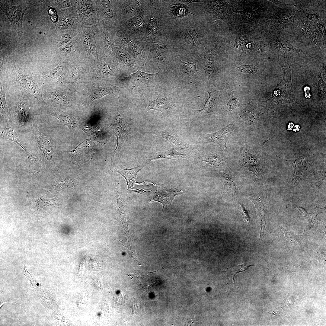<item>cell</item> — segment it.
<instances>
[{"instance_id":"f1b7e54d","label":"cell","mask_w":326,"mask_h":326,"mask_svg":"<svg viewBox=\"0 0 326 326\" xmlns=\"http://www.w3.org/2000/svg\"><path fill=\"white\" fill-rule=\"evenodd\" d=\"M208 97L203 107L201 109L194 110L197 113L202 115L210 114L215 110L216 107V101L215 96L210 90L208 91Z\"/></svg>"},{"instance_id":"7a4b0ae2","label":"cell","mask_w":326,"mask_h":326,"mask_svg":"<svg viewBox=\"0 0 326 326\" xmlns=\"http://www.w3.org/2000/svg\"><path fill=\"white\" fill-rule=\"evenodd\" d=\"M162 0H151V13L142 40L167 41L172 26L163 11Z\"/></svg>"},{"instance_id":"d4e9b609","label":"cell","mask_w":326,"mask_h":326,"mask_svg":"<svg viewBox=\"0 0 326 326\" xmlns=\"http://www.w3.org/2000/svg\"><path fill=\"white\" fill-rule=\"evenodd\" d=\"M0 130L1 135L2 137L16 143L24 150L28 158L32 161V162L36 161V157L23 145L18 137L14 130L10 126H8Z\"/></svg>"},{"instance_id":"74e56055","label":"cell","mask_w":326,"mask_h":326,"mask_svg":"<svg viewBox=\"0 0 326 326\" xmlns=\"http://www.w3.org/2000/svg\"><path fill=\"white\" fill-rule=\"evenodd\" d=\"M283 230L286 238L289 242L294 243L296 242L297 240V238L296 235L288 231L287 229L283 227Z\"/></svg>"},{"instance_id":"ab89813d","label":"cell","mask_w":326,"mask_h":326,"mask_svg":"<svg viewBox=\"0 0 326 326\" xmlns=\"http://www.w3.org/2000/svg\"><path fill=\"white\" fill-rule=\"evenodd\" d=\"M91 37L89 34H87L85 35L83 40L84 45L88 47H90V40Z\"/></svg>"},{"instance_id":"8fae6325","label":"cell","mask_w":326,"mask_h":326,"mask_svg":"<svg viewBox=\"0 0 326 326\" xmlns=\"http://www.w3.org/2000/svg\"><path fill=\"white\" fill-rule=\"evenodd\" d=\"M95 144L89 139L85 140L76 148L71 151H64L63 152L69 157L71 161L74 163L81 165L86 159L89 161L90 157L93 156L95 149Z\"/></svg>"},{"instance_id":"9c48e42d","label":"cell","mask_w":326,"mask_h":326,"mask_svg":"<svg viewBox=\"0 0 326 326\" xmlns=\"http://www.w3.org/2000/svg\"><path fill=\"white\" fill-rule=\"evenodd\" d=\"M35 115L47 114L58 119L62 124L67 126L72 132L78 129L79 125L76 119L59 108L45 104L34 108Z\"/></svg>"},{"instance_id":"cb8c5ba5","label":"cell","mask_w":326,"mask_h":326,"mask_svg":"<svg viewBox=\"0 0 326 326\" xmlns=\"http://www.w3.org/2000/svg\"><path fill=\"white\" fill-rule=\"evenodd\" d=\"M187 154L180 152L171 148L157 151L150 157L149 161L158 159L187 158Z\"/></svg>"},{"instance_id":"4fadbf2b","label":"cell","mask_w":326,"mask_h":326,"mask_svg":"<svg viewBox=\"0 0 326 326\" xmlns=\"http://www.w3.org/2000/svg\"><path fill=\"white\" fill-rule=\"evenodd\" d=\"M183 191L166 186L165 184L157 186L156 192L150 202H158L161 203L163 208L170 206L173 200L177 195L183 193Z\"/></svg>"},{"instance_id":"5bb4252c","label":"cell","mask_w":326,"mask_h":326,"mask_svg":"<svg viewBox=\"0 0 326 326\" xmlns=\"http://www.w3.org/2000/svg\"><path fill=\"white\" fill-rule=\"evenodd\" d=\"M118 88L106 82H99L93 85L91 88L85 106L88 105L93 101L107 95L118 96Z\"/></svg>"},{"instance_id":"83f0119b","label":"cell","mask_w":326,"mask_h":326,"mask_svg":"<svg viewBox=\"0 0 326 326\" xmlns=\"http://www.w3.org/2000/svg\"><path fill=\"white\" fill-rule=\"evenodd\" d=\"M240 153L245 167L249 171L256 172L259 164L256 156L251 153L247 148H241L240 149Z\"/></svg>"},{"instance_id":"8992f818","label":"cell","mask_w":326,"mask_h":326,"mask_svg":"<svg viewBox=\"0 0 326 326\" xmlns=\"http://www.w3.org/2000/svg\"><path fill=\"white\" fill-rule=\"evenodd\" d=\"M150 5L148 10L139 15L120 21L117 27L129 36L142 40L151 13Z\"/></svg>"},{"instance_id":"f35d334b","label":"cell","mask_w":326,"mask_h":326,"mask_svg":"<svg viewBox=\"0 0 326 326\" xmlns=\"http://www.w3.org/2000/svg\"><path fill=\"white\" fill-rule=\"evenodd\" d=\"M80 74V69L78 67L75 66L73 69L71 74L72 78L73 79H76L78 78Z\"/></svg>"},{"instance_id":"4dcf8cb0","label":"cell","mask_w":326,"mask_h":326,"mask_svg":"<svg viewBox=\"0 0 326 326\" xmlns=\"http://www.w3.org/2000/svg\"><path fill=\"white\" fill-rule=\"evenodd\" d=\"M198 159L206 165L212 168L218 167L223 163L222 159L214 154L205 155L198 158Z\"/></svg>"},{"instance_id":"e0dca14e","label":"cell","mask_w":326,"mask_h":326,"mask_svg":"<svg viewBox=\"0 0 326 326\" xmlns=\"http://www.w3.org/2000/svg\"><path fill=\"white\" fill-rule=\"evenodd\" d=\"M45 104L56 107H64L67 105L69 99L67 95L59 91L53 92L45 91L43 94Z\"/></svg>"},{"instance_id":"ffe728a7","label":"cell","mask_w":326,"mask_h":326,"mask_svg":"<svg viewBox=\"0 0 326 326\" xmlns=\"http://www.w3.org/2000/svg\"><path fill=\"white\" fill-rule=\"evenodd\" d=\"M160 135L181 151L188 152H193L196 150L192 145L182 139L174 133L162 132Z\"/></svg>"},{"instance_id":"ba28073f","label":"cell","mask_w":326,"mask_h":326,"mask_svg":"<svg viewBox=\"0 0 326 326\" xmlns=\"http://www.w3.org/2000/svg\"><path fill=\"white\" fill-rule=\"evenodd\" d=\"M186 0H162L164 11L169 22L174 25L176 21L184 20L190 15L197 16L189 10Z\"/></svg>"},{"instance_id":"e575fe53","label":"cell","mask_w":326,"mask_h":326,"mask_svg":"<svg viewBox=\"0 0 326 326\" xmlns=\"http://www.w3.org/2000/svg\"><path fill=\"white\" fill-rule=\"evenodd\" d=\"M233 92L234 91L230 92L227 98V105L228 110L230 111L238 107L239 104L238 99L234 97Z\"/></svg>"},{"instance_id":"277c9868","label":"cell","mask_w":326,"mask_h":326,"mask_svg":"<svg viewBox=\"0 0 326 326\" xmlns=\"http://www.w3.org/2000/svg\"><path fill=\"white\" fill-rule=\"evenodd\" d=\"M184 21L176 23L172 29L166 45L175 53L181 51L188 55L199 54L200 50L189 33Z\"/></svg>"},{"instance_id":"836d02e7","label":"cell","mask_w":326,"mask_h":326,"mask_svg":"<svg viewBox=\"0 0 326 326\" xmlns=\"http://www.w3.org/2000/svg\"><path fill=\"white\" fill-rule=\"evenodd\" d=\"M104 46L107 50L109 52L112 51L114 47L115 42V32L114 34L110 36L108 34H104Z\"/></svg>"},{"instance_id":"2e32d148","label":"cell","mask_w":326,"mask_h":326,"mask_svg":"<svg viewBox=\"0 0 326 326\" xmlns=\"http://www.w3.org/2000/svg\"><path fill=\"white\" fill-rule=\"evenodd\" d=\"M171 94L167 95H158L157 98L150 101L147 104L149 110H153L164 113L171 111L174 107V104L172 98Z\"/></svg>"},{"instance_id":"44dd1931","label":"cell","mask_w":326,"mask_h":326,"mask_svg":"<svg viewBox=\"0 0 326 326\" xmlns=\"http://www.w3.org/2000/svg\"><path fill=\"white\" fill-rule=\"evenodd\" d=\"M112 52L117 60L123 68L126 69L136 68V62L127 52L118 46H115Z\"/></svg>"},{"instance_id":"5b68a950","label":"cell","mask_w":326,"mask_h":326,"mask_svg":"<svg viewBox=\"0 0 326 326\" xmlns=\"http://www.w3.org/2000/svg\"><path fill=\"white\" fill-rule=\"evenodd\" d=\"M10 76L20 90L23 91L29 97L35 107L45 104L43 94L31 74L15 69L12 71Z\"/></svg>"},{"instance_id":"1f68e13d","label":"cell","mask_w":326,"mask_h":326,"mask_svg":"<svg viewBox=\"0 0 326 326\" xmlns=\"http://www.w3.org/2000/svg\"><path fill=\"white\" fill-rule=\"evenodd\" d=\"M177 58L179 62L181 69L184 72L188 74L201 73L198 72L196 68L197 60L195 58L193 62H192L182 61L177 55Z\"/></svg>"},{"instance_id":"3957f363","label":"cell","mask_w":326,"mask_h":326,"mask_svg":"<svg viewBox=\"0 0 326 326\" xmlns=\"http://www.w3.org/2000/svg\"><path fill=\"white\" fill-rule=\"evenodd\" d=\"M115 30L116 46L127 52L140 66H145L151 62L149 56L147 42L131 37L118 28Z\"/></svg>"},{"instance_id":"484cf974","label":"cell","mask_w":326,"mask_h":326,"mask_svg":"<svg viewBox=\"0 0 326 326\" xmlns=\"http://www.w3.org/2000/svg\"><path fill=\"white\" fill-rule=\"evenodd\" d=\"M293 165L294 170L291 184L294 185L301 177L304 171L308 165V158L304 154L300 157L295 160H288Z\"/></svg>"},{"instance_id":"b9f144b4","label":"cell","mask_w":326,"mask_h":326,"mask_svg":"<svg viewBox=\"0 0 326 326\" xmlns=\"http://www.w3.org/2000/svg\"><path fill=\"white\" fill-rule=\"evenodd\" d=\"M71 39L70 36L68 34H64L62 36L61 42L62 43H66L69 41Z\"/></svg>"},{"instance_id":"603a6c76","label":"cell","mask_w":326,"mask_h":326,"mask_svg":"<svg viewBox=\"0 0 326 326\" xmlns=\"http://www.w3.org/2000/svg\"><path fill=\"white\" fill-rule=\"evenodd\" d=\"M0 101V129L10 126L9 111L5 99L6 90L3 86L1 88Z\"/></svg>"},{"instance_id":"30bf717a","label":"cell","mask_w":326,"mask_h":326,"mask_svg":"<svg viewBox=\"0 0 326 326\" xmlns=\"http://www.w3.org/2000/svg\"><path fill=\"white\" fill-rule=\"evenodd\" d=\"M120 21L127 20L136 16L148 10L150 0H119Z\"/></svg>"},{"instance_id":"7bdbcfd3","label":"cell","mask_w":326,"mask_h":326,"mask_svg":"<svg viewBox=\"0 0 326 326\" xmlns=\"http://www.w3.org/2000/svg\"><path fill=\"white\" fill-rule=\"evenodd\" d=\"M72 47V45L71 43H68L62 48V51L65 53L69 52Z\"/></svg>"},{"instance_id":"6da1fadb","label":"cell","mask_w":326,"mask_h":326,"mask_svg":"<svg viewBox=\"0 0 326 326\" xmlns=\"http://www.w3.org/2000/svg\"><path fill=\"white\" fill-rule=\"evenodd\" d=\"M29 98L19 90L8 103L10 126L20 133L32 132L34 126V106Z\"/></svg>"},{"instance_id":"9a60e30c","label":"cell","mask_w":326,"mask_h":326,"mask_svg":"<svg viewBox=\"0 0 326 326\" xmlns=\"http://www.w3.org/2000/svg\"><path fill=\"white\" fill-rule=\"evenodd\" d=\"M235 128L234 124H230L216 132L206 134V141L208 143L218 145L220 149L223 150L226 147L227 142L231 138Z\"/></svg>"},{"instance_id":"d6a6232c","label":"cell","mask_w":326,"mask_h":326,"mask_svg":"<svg viewBox=\"0 0 326 326\" xmlns=\"http://www.w3.org/2000/svg\"><path fill=\"white\" fill-rule=\"evenodd\" d=\"M252 266L248 263H244L235 266L232 268L227 269L225 272H227L228 277H233V282L235 276L238 273L246 270L249 267Z\"/></svg>"},{"instance_id":"7c38bea8","label":"cell","mask_w":326,"mask_h":326,"mask_svg":"<svg viewBox=\"0 0 326 326\" xmlns=\"http://www.w3.org/2000/svg\"><path fill=\"white\" fill-rule=\"evenodd\" d=\"M0 8L9 19L13 29L21 33L23 15L27 7L23 5H9L0 3Z\"/></svg>"},{"instance_id":"4316f807","label":"cell","mask_w":326,"mask_h":326,"mask_svg":"<svg viewBox=\"0 0 326 326\" xmlns=\"http://www.w3.org/2000/svg\"><path fill=\"white\" fill-rule=\"evenodd\" d=\"M255 108L252 103H251L240 112V116L243 120L246 126L252 127L257 120L258 115Z\"/></svg>"},{"instance_id":"d590c367","label":"cell","mask_w":326,"mask_h":326,"mask_svg":"<svg viewBox=\"0 0 326 326\" xmlns=\"http://www.w3.org/2000/svg\"><path fill=\"white\" fill-rule=\"evenodd\" d=\"M63 68L61 65H59L55 68L50 70L47 74V76L50 78L54 79L60 76L62 74Z\"/></svg>"},{"instance_id":"f546056e","label":"cell","mask_w":326,"mask_h":326,"mask_svg":"<svg viewBox=\"0 0 326 326\" xmlns=\"http://www.w3.org/2000/svg\"><path fill=\"white\" fill-rule=\"evenodd\" d=\"M156 73L152 74L142 72L140 71H138L136 72L131 74L130 76V79L136 82H140L145 84H148L155 81L157 78L158 74Z\"/></svg>"},{"instance_id":"ac0fdd59","label":"cell","mask_w":326,"mask_h":326,"mask_svg":"<svg viewBox=\"0 0 326 326\" xmlns=\"http://www.w3.org/2000/svg\"><path fill=\"white\" fill-rule=\"evenodd\" d=\"M110 128L117 140V147L113 152L112 158L117 149L120 148L127 140L128 135L125 124L120 116L118 117L115 123L110 126Z\"/></svg>"},{"instance_id":"d6986e66","label":"cell","mask_w":326,"mask_h":326,"mask_svg":"<svg viewBox=\"0 0 326 326\" xmlns=\"http://www.w3.org/2000/svg\"><path fill=\"white\" fill-rule=\"evenodd\" d=\"M249 198L254 203L258 210L261 220V230L260 234L264 231L266 224L265 218L267 212V195L263 192H260L256 195L249 194Z\"/></svg>"},{"instance_id":"52a82bcc","label":"cell","mask_w":326,"mask_h":326,"mask_svg":"<svg viewBox=\"0 0 326 326\" xmlns=\"http://www.w3.org/2000/svg\"><path fill=\"white\" fill-rule=\"evenodd\" d=\"M167 41L148 42L149 56L151 62L156 63L158 66L166 67L172 65L176 53L166 45Z\"/></svg>"},{"instance_id":"8d00e7d4","label":"cell","mask_w":326,"mask_h":326,"mask_svg":"<svg viewBox=\"0 0 326 326\" xmlns=\"http://www.w3.org/2000/svg\"><path fill=\"white\" fill-rule=\"evenodd\" d=\"M238 71L244 73H254L257 71V68L253 65H249L244 64L239 66L238 67Z\"/></svg>"},{"instance_id":"60d3db41","label":"cell","mask_w":326,"mask_h":326,"mask_svg":"<svg viewBox=\"0 0 326 326\" xmlns=\"http://www.w3.org/2000/svg\"><path fill=\"white\" fill-rule=\"evenodd\" d=\"M241 206L244 214L245 222L247 224H249L250 222V219L248 211L246 210L242 205H241Z\"/></svg>"},{"instance_id":"7402d4cb","label":"cell","mask_w":326,"mask_h":326,"mask_svg":"<svg viewBox=\"0 0 326 326\" xmlns=\"http://www.w3.org/2000/svg\"><path fill=\"white\" fill-rule=\"evenodd\" d=\"M148 164L147 163H145L139 166L131 168L123 167L120 169L116 170L126 180L129 190H130L133 189L138 174Z\"/></svg>"}]
</instances>
